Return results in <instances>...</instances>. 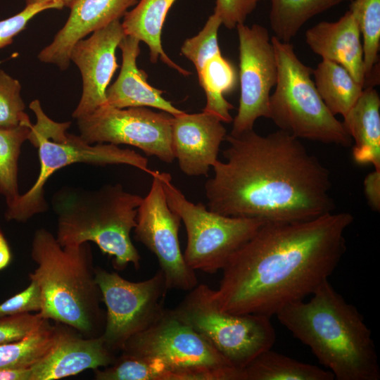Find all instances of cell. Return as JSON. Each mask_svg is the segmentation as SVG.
I'll return each instance as SVG.
<instances>
[{"label": "cell", "mask_w": 380, "mask_h": 380, "mask_svg": "<svg viewBox=\"0 0 380 380\" xmlns=\"http://www.w3.org/2000/svg\"><path fill=\"white\" fill-rule=\"evenodd\" d=\"M354 217L331 212L296 222H265L229 258L213 297L234 315L271 317L312 295L338 266Z\"/></svg>", "instance_id": "cell-1"}, {"label": "cell", "mask_w": 380, "mask_h": 380, "mask_svg": "<svg viewBox=\"0 0 380 380\" xmlns=\"http://www.w3.org/2000/svg\"><path fill=\"white\" fill-rule=\"evenodd\" d=\"M226 161L205 184L208 209L265 222H296L334 212L330 172L300 139L278 129L227 134Z\"/></svg>", "instance_id": "cell-2"}, {"label": "cell", "mask_w": 380, "mask_h": 380, "mask_svg": "<svg viewBox=\"0 0 380 380\" xmlns=\"http://www.w3.org/2000/svg\"><path fill=\"white\" fill-rule=\"evenodd\" d=\"M277 315L296 338L308 346L338 380H379L380 368L372 332L362 315L328 280L309 301H296Z\"/></svg>", "instance_id": "cell-3"}, {"label": "cell", "mask_w": 380, "mask_h": 380, "mask_svg": "<svg viewBox=\"0 0 380 380\" xmlns=\"http://www.w3.org/2000/svg\"><path fill=\"white\" fill-rule=\"evenodd\" d=\"M31 257L37 267L29 274L39 285L43 318L75 329L86 337L103 333L106 311L95 278V267L89 242L61 246L49 230L35 231Z\"/></svg>", "instance_id": "cell-4"}, {"label": "cell", "mask_w": 380, "mask_h": 380, "mask_svg": "<svg viewBox=\"0 0 380 380\" xmlns=\"http://www.w3.org/2000/svg\"><path fill=\"white\" fill-rule=\"evenodd\" d=\"M142 198L120 184L93 190L63 187L52 198L57 215L56 238L63 246L93 242L112 258L116 270L129 264L139 270L141 258L130 234Z\"/></svg>", "instance_id": "cell-5"}, {"label": "cell", "mask_w": 380, "mask_h": 380, "mask_svg": "<svg viewBox=\"0 0 380 380\" xmlns=\"http://www.w3.org/2000/svg\"><path fill=\"white\" fill-rule=\"evenodd\" d=\"M36 122L30 125L28 141L38 150L40 169L36 182L16 202L7 207L8 221L25 222L33 216L48 210L44 186L57 170L74 163L94 165H127L147 173L148 160L137 152L107 143L95 145L87 143L80 135L68 132L71 122H58L51 119L36 99L29 106Z\"/></svg>", "instance_id": "cell-6"}, {"label": "cell", "mask_w": 380, "mask_h": 380, "mask_svg": "<svg viewBox=\"0 0 380 380\" xmlns=\"http://www.w3.org/2000/svg\"><path fill=\"white\" fill-rule=\"evenodd\" d=\"M277 64L275 89L269 101V118L298 139H307L343 147L353 140L328 109L311 78L312 69L296 56L290 42L271 37Z\"/></svg>", "instance_id": "cell-7"}, {"label": "cell", "mask_w": 380, "mask_h": 380, "mask_svg": "<svg viewBox=\"0 0 380 380\" xmlns=\"http://www.w3.org/2000/svg\"><path fill=\"white\" fill-rule=\"evenodd\" d=\"M174 310L239 370L271 349L276 340L270 317L222 311L214 300L213 289L204 284L190 290Z\"/></svg>", "instance_id": "cell-8"}, {"label": "cell", "mask_w": 380, "mask_h": 380, "mask_svg": "<svg viewBox=\"0 0 380 380\" xmlns=\"http://www.w3.org/2000/svg\"><path fill=\"white\" fill-rule=\"evenodd\" d=\"M167 203L184 222L187 243L184 258L193 270L215 273L265 222L222 215L195 204L172 182L169 173L160 172Z\"/></svg>", "instance_id": "cell-9"}, {"label": "cell", "mask_w": 380, "mask_h": 380, "mask_svg": "<svg viewBox=\"0 0 380 380\" xmlns=\"http://www.w3.org/2000/svg\"><path fill=\"white\" fill-rule=\"evenodd\" d=\"M95 278L106 305L101 336L113 353L120 352L133 336L151 325L163 312L168 289L159 270L148 279L132 281L116 272L95 267Z\"/></svg>", "instance_id": "cell-10"}, {"label": "cell", "mask_w": 380, "mask_h": 380, "mask_svg": "<svg viewBox=\"0 0 380 380\" xmlns=\"http://www.w3.org/2000/svg\"><path fill=\"white\" fill-rule=\"evenodd\" d=\"M173 116L145 107L117 108L107 104L77 119L80 136L88 144H127L167 163L175 160L171 146Z\"/></svg>", "instance_id": "cell-11"}, {"label": "cell", "mask_w": 380, "mask_h": 380, "mask_svg": "<svg viewBox=\"0 0 380 380\" xmlns=\"http://www.w3.org/2000/svg\"><path fill=\"white\" fill-rule=\"evenodd\" d=\"M120 352L162 361L170 370V380L182 369L234 367L174 309L165 308L151 325L131 337Z\"/></svg>", "instance_id": "cell-12"}, {"label": "cell", "mask_w": 380, "mask_h": 380, "mask_svg": "<svg viewBox=\"0 0 380 380\" xmlns=\"http://www.w3.org/2000/svg\"><path fill=\"white\" fill-rule=\"evenodd\" d=\"M150 175V190L137 208L134 238L157 258L168 289L189 291L198 284V279L181 251L182 220L167 203L160 172L152 170Z\"/></svg>", "instance_id": "cell-13"}, {"label": "cell", "mask_w": 380, "mask_h": 380, "mask_svg": "<svg viewBox=\"0 0 380 380\" xmlns=\"http://www.w3.org/2000/svg\"><path fill=\"white\" fill-rule=\"evenodd\" d=\"M239 42L240 99L230 134L253 129L260 118H269L270 91L277 79L275 52L268 30L254 24L236 27Z\"/></svg>", "instance_id": "cell-14"}, {"label": "cell", "mask_w": 380, "mask_h": 380, "mask_svg": "<svg viewBox=\"0 0 380 380\" xmlns=\"http://www.w3.org/2000/svg\"><path fill=\"white\" fill-rule=\"evenodd\" d=\"M125 35L117 20L72 46L70 60L78 67L82 79V96L72 118L85 116L106 103V91L118 68L116 49Z\"/></svg>", "instance_id": "cell-15"}, {"label": "cell", "mask_w": 380, "mask_h": 380, "mask_svg": "<svg viewBox=\"0 0 380 380\" xmlns=\"http://www.w3.org/2000/svg\"><path fill=\"white\" fill-rule=\"evenodd\" d=\"M54 342L47 353L31 367L30 380H57L87 369L112 365L115 353L101 336L86 337L73 328L56 322Z\"/></svg>", "instance_id": "cell-16"}, {"label": "cell", "mask_w": 380, "mask_h": 380, "mask_svg": "<svg viewBox=\"0 0 380 380\" xmlns=\"http://www.w3.org/2000/svg\"><path fill=\"white\" fill-rule=\"evenodd\" d=\"M222 122L202 112L173 116L171 146L182 172L188 176H207L218 160L220 146L227 135Z\"/></svg>", "instance_id": "cell-17"}, {"label": "cell", "mask_w": 380, "mask_h": 380, "mask_svg": "<svg viewBox=\"0 0 380 380\" xmlns=\"http://www.w3.org/2000/svg\"><path fill=\"white\" fill-rule=\"evenodd\" d=\"M139 0H76L69 17L52 42L38 54V59L65 70L72 46L88 34L120 20Z\"/></svg>", "instance_id": "cell-18"}, {"label": "cell", "mask_w": 380, "mask_h": 380, "mask_svg": "<svg viewBox=\"0 0 380 380\" xmlns=\"http://www.w3.org/2000/svg\"><path fill=\"white\" fill-rule=\"evenodd\" d=\"M360 35L355 18L348 11L336 22H320L308 29L305 42L315 54L343 67L365 88L366 78Z\"/></svg>", "instance_id": "cell-19"}, {"label": "cell", "mask_w": 380, "mask_h": 380, "mask_svg": "<svg viewBox=\"0 0 380 380\" xmlns=\"http://www.w3.org/2000/svg\"><path fill=\"white\" fill-rule=\"evenodd\" d=\"M140 41L136 37L125 35L118 45L122 51V66L115 82L107 88V105L117 108L152 107L165 111L172 116L184 111L175 108L165 99L163 91L147 82L148 75L137 65L140 54Z\"/></svg>", "instance_id": "cell-20"}, {"label": "cell", "mask_w": 380, "mask_h": 380, "mask_svg": "<svg viewBox=\"0 0 380 380\" xmlns=\"http://www.w3.org/2000/svg\"><path fill=\"white\" fill-rule=\"evenodd\" d=\"M343 119V126L355 142L354 161L380 170V98L373 86L363 89Z\"/></svg>", "instance_id": "cell-21"}, {"label": "cell", "mask_w": 380, "mask_h": 380, "mask_svg": "<svg viewBox=\"0 0 380 380\" xmlns=\"http://www.w3.org/2000/svg\"><path fill=\"white\" fill-rule=\"evenodd\" d=\"M175 1L139 0L136 6L123 16L122 26L126 35L136 37L147 44L153 63L160 59L167 66L188 76L191 73L173 62L164 51L161 43L163 24Z\"/></svg>", "instance_id": "cell-22"}, {"label": "cell", "mask_w": 380, "mask_h": 380, "mask_svg": "<svg viewBox=\"0 0 380 380\" xmlns=\"http://www.w3.org/2000/svg\"><path fill=\"white\" fill-rule=\"evenodd\" d=\"M272 349V348H271ZM268 349L239 371V380H333L329 370Z\"/></svg>", "instance_id": "cell-23"}, {"label": "cell", "mask_w": 380, "mask_h": 380, "mask_svg": "<svg viewBox=\"0 0 380 380\" xmlns=\"http://www.w3.org/2000/svg\"><path fill=\"white\" fill-rule=\"evenodd\" d=\"M312 74L319 96L335 116L346 115L364 89L343 67L331 61L322 59Z\"/></svg>", "instance_id": "cell-24"}, {"label": "cell", "mask_w": 380, "mask_h": 380, "mask_svg": "<svg viewBox=\"0 0 380 380\" xmlns=\"http://www.w3.org/2000/svg\"><path fill=\"white\" fill-rule=\"evenodd\" d=\"M198 77L206 96L203 111L215 115L222 122H232L229 110L234 106L224 94L232 91L236 84L237 73L233 64L222 54L215 56L205 63Z\"/></svg>", "instance_id": "cell-25"}, {"label": "cell", "mask_w": 380, "mask_h": 380, "mask_svg": "<svg viewBox=\"0 0 380 380\" xmlns=\"http://www.w3.org/2000/svg\"><path fill=\"white\" fill-rule=\"evenodd\" d=\"M353 0H270L269 21L274 37L290 42L313 16Z\"/></svg>", "instance_id": "cell-26"}, {"label": "cell", "mask_w": 380, "mask_h": 380, "mask_svg": "<svg viewBox=\"0 0 380 380\" xmlns=\"http://www.w3.org/2000/svg\"><path fill=\"white\" fill-rule=\"evenodd\" d=\"M56 324L46 319L42 325L24 338L0 345V369L32 367L52 346Z\"/></svg>", "instance_id": "cell-27"}, {"label": "cell", "mask_w": 380, "mask_h": 380, "mask_svg": "<svg viewBox=\"0 0 380 380\" xmlns=\"http://www.w3.org/2000/svg\"><path fill=\"white\" fill-rule=\"evenodd\" d=\"M30 125L0 127V194L7 207L20 196L18 184V159L23 143L28 139Z\"/></svg>", "instance_id": "cell-28"}, {"label": "cell", "mask_w": 380, "mask_h": 380, "mask_svg": "<svg viewBox=\"0 0 380 380\" xmlns=\"http://www.w3.org/2000/svg\"><path fill=\"white\" fill-rule=\"evenodd\" d=\"M355 18L363 43L366 83L372 77L380 47V0H353L348 10Z\"/></svg>", "instance_id": "cell-29"}, {"label": "cell", "mask_w": 380, "mask_h": 380, "mask_svg": "<svg viewBox=\"0 0 380 380\" xmlns=\"http://www.w3.org/2000/svg\"><path fill=\"white\" fill-rule=\"evenodd\" d=\"M94 371L96 380H168L170 375L162 361L125 353L112 365Z\"/></svg>", "instance_id": "cell-30"}, {"label": "cell", "mask_w": 380, "mask_h": 380, "mask_svg": "<svg viewBox=\"0 0 380 380\" xmlns=\"http://www.w3.org/2000/svg\"><path fill=\"white\" fill-rule=\"evenodd\" d=\"M221 25L220 16L214 12L198 34L186 39L182 46V53L193 63L197 73L209 59L221 54L217 40Z\"/></svg>", "instance_id": "cell-31"}, {"label": "cell", "mask_w": 380, "mask_h": 380, "mask_svg": "<svg viewBox=\"0 0 380 380\" xmlns=\"http://www.w3.org/2000/svg\"><path fill=\"white\" fill-rule=\"evenodd\" d=\"M20 91L19 81L0 69V127L13 128L32 124L25 112V105Z\"/></svg>", "instance_id": "cell-32"}, {"label": "cell", "mask_w": 380, "mask_h": 380, "mask_svg": "<svg viewBox=\"0 0 380 380\" xmlns=\"http://www.w3.org/2000/svg\"><path fill=\"white\" fill-rule=\"evenodd\" d=\"M63 7V3L57 1L26 5L17 14L0 20V49L11 44L13 38L26 28L34 16L47 9H61Z\"/></svg>", "instance_id": "cell-33"}, {"label": "cell", "mask_w": 380, "mask_h": 380, "mask_svg": "<svg viewBox=\"0 0 380 380\" xmlns=\"http://www.w3.org/2000/svg\"><path fill=\"white\" fill-rule=\"evenodd\" d=\"M45 320L39 312L1 317L0 345L24 338L38 329Z\"/></svg>", "instance_id": "cell-34"}, {"label": "cell", "mask_w": 380, "mask_h": 380, "mask_svg": "<svg viewBox=\"0 0 380 380\" xmlns=\"http://www.w3.org/2000/svg\"><path fill=\"white\" fill-rule=\"evenodd\" d=\"M42 308V295L39 285L30 280L23 291L0 303V317L31 312H39Z\"/></svg>", "instance_id": "cell-35"}, {"label": "cell", "mask_w": 380, "mask_h": 380, "mask_svg": "<svg viewBox=\"0 0 380 380\" xmlns=\"http://www.w3.org/2000/svg\"><path fill=\"white\" fill-rule=\"evenodd\" d=\"M262 0H216L214 12L221 18L222 24L228 29L243 24L246 18Z\"/></svg>", "instance_id": "cell-36"}, {"label": "cell", "mask_w": 380, "mask_h": 380, "mask_svg": "<svg viewBox=\"0 0 380 380\" xmlns=\"http://www.w3.org/2000/svg\"><path fill=\"white\" fill-rule=\"evenodd\" d=\"M364 192L369 207L376 212L380 210V170L369 172L364 179Z\"/></svg>", "instance_id": "cell-37"}, {"label": "cell", "mask_w": 380, "mask_h": 380, "mask_svg": "<svg viewBox=\"0 0 380 380\" xmlns=\"http://www.w3.org/2000/svg\"><path fill=\"white\" fill-rule=\"evenodd\" d=\"M31 367L0 369V380H30Z\"/></svg>", "instance_id": "cell-38"}, {"label": "cell", "mask_w": 380, "mask_h": 380, "mask_svg": "<svg viewBox=\"0 0 380 380\" xmlns=\"http://www.w3.org/2000/svg\"><path fill=\"white\" fill-rule=\"evenodd\" d=\"M11 260V253L8 243L0 230V270L6 267Z\"/></svg>", "instance_id": "cell-39"}, {"label": "cell", "mask_w": 380, "mask_h": 380, "mask_svg": "<svg viewBox=\"0 0 380 380\" xmlns=\"http://www.w3.org/2000/svg\"><path fill=\"white\" fill-rule=\"evenodd\" d=\"M61 1L64 5V7L70 8L71 6L76 0H25L26 5H31L34 4L51 2V1Z\"/></svg>", "instance_id": "cell-40"}]
</instances>
